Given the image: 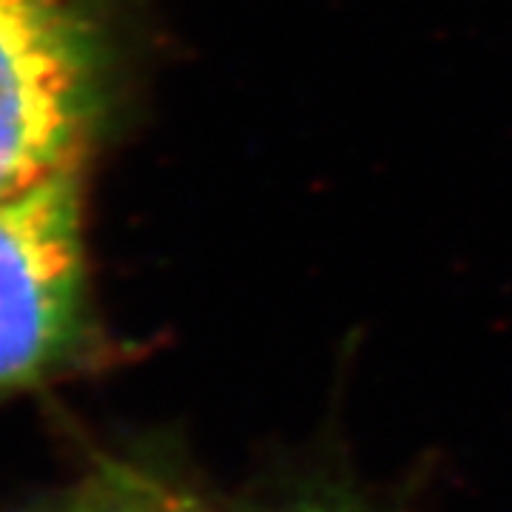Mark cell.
Listing matches in <instances>:
<instances>
[{
	"label": "cell",
	"mask_w": 512,
	"mask_h": 512,
	"mask_svg": "<svg viewBox=\"0 0 512 512\" xmlns=\"http://www.w3.org/2000/svg\"><path fill=\"white\" fill-rule=\"evenodd\" d=\"M106 92V0H0V194L86 165Z\"/></svg>",
	"instance_id": "obj_1"
},
{
	"label": "cell",
	"mask_w": 512,
	"mask_h": 512,
	"mask_svg": "<svg viewBox=\"0 0 512 512\" xmlns=\"http://www.w3.org/2000/svg\"><path fill=\"white\" fill-rule=\"evenodd\" d=\"M83 165L0 194V402L52 382L92 342Z\"/></svg>",
	"instance_id": "obj_2"
},
{
	"label": "cell",
	"mask_w": 512,
	"mask_h": 512,
	"mask_svg": "<svg viewBox=\"0 0 512 512\" xmlns=\"http://www.w3.org/2000/svg\"><path fill=\"white\" fill-rule=\"evenodd\" d=\"M60 512H183L177 510L174 504L163 501L157 493L140 490L134 484H103L97 487L86 498L69 504L66 510Z\"/></svg>",
	"instance_id": "obj_3"
},
{
	"label": "cell",
	"mask_w": 512,
	"mask_h": 512,
	"mask_svg": "<svg viewBox=\"0 0 512 512\" xmlns=\"http://www.w3.org/2000/svg\"><path fill=\"white\" fill-rule=\"evenodd\" d=\"M288 512H345V510H339V507H325V504H305V507H293V510Z\"/></svg>",
	"instance_id": "obj_4"
}]
</instances>
